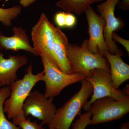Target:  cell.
<instances>
[{
  "label": "cell",
  "instance_id": "cell-21",
  "mask_svg": "<svg viewBox=\"0 0 129 129\" xmlns=\"http://www.w3.org/2000/svg\"><path fill=\"white\" fill-rule=\"evenodd\" d=\"M112 39L114 41L117 42L123 46L128 53H129V41L124 39L118 35L116 32H114L112 35Z\"/></svg>",
  "mask_w": 129,
  "mask_h": 129
},
{
  "label": "cell",
  "instance_id": "cell-12",
  "mask_svg": "<svg viewBox=\"0 0 129 129\" xmlns=\"http://www.w3.org/2000/svg\"><path fill=\"white\" fill-rule=\"evenodd\" d=\"M5 58L0 52V83L5 86H10L18 80L17 72L19 69L28 63L26 56H8Z\"/></svg>",
  "mask_w": 129,
  "mask_h": 129
},
{
  "label": "cell",
  "instance_id": "cell-6",
  "mask_svg": "<svg viewBox=\"0 0 129 129\" xmlns=\"http://www.w3.org/2000/svg\"><path fill=\"white\" fill-rule=\"evenodd\" d=\"M85 78L91 84L93 88L91 98L83 108L86 112L89 110L92 103L106 97H109L118 101L129 99V95L125 94L122 90L114 88L110 73L104 70H93Z\"/></svg>",
  "mask_w": 129,
  "mask_h": 129
},
{
  "label": "cell",
  "instance_id": "cell-3",
  "mask_svg": "<svg viewBox=\"0 0 129 129\" xmlns=\"http://www.w3.org/2000/svg\"><path fill=\"white\" fill-rule=\"evenodd\" d=\"M67 56L71 64L73 73L89 75L93 70L99 69L110 73L107 60L100 53L90 51L87 46V40H84L80 45L69 43Z\"/></svg>",
  "mask_w": 129,
  "mask_h": 129
},
{
  "label": "cell",
  "instance_id": "cell-20",
  "mask_svg": "<svg viewBox=\"0 0 129 129\" xmlns=\"http://www.w3.org/2000/svg\"><path fill=\"white\" fill-rule=\"evenodd\" d=\"M91 113L90 111L79 115V117L72 124V129H85L86 127L90 124Z\"/></svg>",
  "mask_w": 129,
  "mask_h": 129
},
{
  "label": "cell",
  "instance_id": "cell-23",
  "mask_svg": "<svg viewBox=\"0 0 129 129\" xmlns=\"http://www.w3.org/2000/svg\"><path fill=\"white\" fill-rule=\"evenodd\" d=\"M3 1L5 0H0V1ZM36 1V0H19V3L21 6L26 8L34 4Z\"/></svg>",
  "mask_w": 129,
  "mask_h": 129
},
{
  "label": "cell",
  "instance_id": "cell-17",
  "mask_svg": "<svg viewBox=\"0 0 129 129\" xmlns=\"http://www.w3.org/2000/svg\"><path fill=\"white\" fill-rule=\"evenodd\" d=\"M22 6L17 5L8 8H0V23L6 27L11 26L12 21L15 20L22 13Z\"/></svg>",
  "mask_w": 129,
  "mask_h": 129
},
{
  "label": "cell",
  "instance_id": "cell-19",
  "mask_svg": "<svg viewBox=\"0 0 129 129\" xmlns=\"http://www.w3.org/2000/svg\"><path fill=\"white\" fill-rule=\"evenodd\" d=\"M12 122L22 129H45L43 125L39 124L36 122H32L30 118H27L24 115L13 118Z\"/></svg>",
  "mask_w": 129,
  "mask_h": 129
},
{
  "label": "cell",
  "instance_id": "cell-16",
  "mask_svg": "<svg viewBox=\"0 0 129 129\" xmlns=\"http://www.w3.org/2000/svg\"><path fill=\"white\" fill-rule=\"evenodd\" d=\"M11 92L9 86L0 88V129H22L8 120L5 114L4 103L10 96Z\"/></svg>",
  "mask_w": 129,
  "mask_h": 129
},
{
  "label": "cell",
  "instance_id": "cell-7",
  "mask_svg": "<svg viewBox=\"0 0 129 129\" xmlns=\"http://www.w3.org/2000/svg\"><path fill=\"white\" fill-rule=\"evenodd\" d=\"M55 27L46 14L42 13L32 28L31 36L33 47L39 56L49 58L55 63L53 53Z\"/></svg>",
  "mask_w": 129,
  "mask_h": 129
},
{
  "label": "cell",
  "instance_id": "cell-9",
  "mask_svg": "<svg viewBox=\"0 0 129 129\" xmlns=\"http://www.w3.org/2000/svg\"><path fill=\"white\" fill-rule=\"evenodd\" d=\"M57 109L53 103V98H47L44 94L37 90L30 92L23 107L25 117L31 115L41 120L42 125L50 123Z\"/></svg>",
  "mask_w": 129,
  "mask_h": 129
},
{
  "label": "cell",
  "instance_id": "cell-18",
  "mask_svg": "<svg viewBox=\"0 0 129 129\" xmlns=\"http://www.w3.org/2000/svg\"><path fill=\"white\" fill-rule=\"evenodd\" d=\"M54 21L59 28H72L74 27L76 23V18L74 14L64 11L56 13Z\"/></svg>",
  "mask_w": 129,
  "mask_h": 129
},
{
  "label": "cell",
  "instance_id": "cell-25",
  "mask_svg": "<svg viewBox=\"0 0 129 129\" xmlns=\"http://www.w3.org/2000/svg\"><path fill=\"white\" fill-rule=\"evenodd\" d=\"M122 91H123V92L125 94L127 95H129L128 85H127L126 86L125 88L123 90H122Z\"/></svg>",
  "mask_w": 129,
  "mask_h": 129
},
{
  "label": "cell",
  "instance_id": "cell-11",
  "mask_svg": "<svg viewBox=\"0 0 129 129\" xmlns=\"http://www.w3.org/2000/svg\"><path fill=\"white\" fill-rule=\"evenodd\" d=\"M13 35L7 36L0 32V50L17 51L22 50L30 52L36 56L39 55L31 45L26 31L21 27L12 28Z\"/></svg>",
  "mask_w": 129,
  "mask_h": 129
},
{
  "label": "cell",
  "instance_id": "cell-5",
  "mask_svg": "<svg viewBox=\"0 0 129 129\" xmlns=\"http://www.w3.org/2000/svg\"><path fill=\"white\" fill-rule=\"evenodd\" d=\"M88 111L91 113L90 125L118 120L129 112V99L118 101L106 97L92 103Z\"/></svg>",
  "mask_w": 129,
  "mask_h": 129
},
{
  "label": "cell",
  "instance_id": "cell-22",
  "mask_svg": "<svg viewBox=\"0 0 129 129\" xmlns=\"http://www.w3.org/2000/svg\"><path fill=\"white\" fill-rule=\"evenodd\" d=\"M118 5L119 9H123L124 11L128 10L129 0H120Z\"/></svg>",
  "mask_w": 129,
  "mask_h": 129
},
{
  "label": "cell",
  "instance_id": "cell-14",
  "mask_svg": "<svg viewBox=\"0 0 129 129\" xmlns=\"http://www.w3.org/2000/svg\"><path fill=\"white\" fill-rule=\"evenodd\" d=\"M103 56L107 60L110 73L113 87L118 89L120 85L129 79V65L121 58V54H112L108 51L104 52Z\"/></svg>",
  "mask_w": 129,
  "mask_h": 129
},
{
  "label": "cell",
  "instance_id": "cell-15",
  "mask_svg": "<svg viewBox=\"0 0 129 129\" xmlns=\"http://www.w3.org/2000/svg\"><path fill=\"white\" fill-rule=\"evenodd\" d=\"M104 0H58L56 3L58 7L68 13L73 12L80 15L84 12L91 5L97 2H101Z\"/></svg>",
  "mask_w": 129,
  "mask_h": 129
},
{
  "label": "cell",
  "instance_id": "cell-13",
  "mask_svg": "<svg viewBox=\"0 0 129 129\" xmlns=\"http://www.w3.org/2000/svg\"><path fill=\"white\" fill-rule=\"evenodd\" d=\"M68 40L60 28L55 27L54 30L53 53L56 64L65 73L73 74L71 64L67 56Z\"/></svg>",
  "mask_w": 129,
  "mask_h": 129
},
{
  "label": "cell",
  "instance_id": "cell-2",
  "mask_svg": "<svg viewBox=\"0 0 129 129\" xmlns=\"http://www.w3.org/2000/svg\"><path fill=\"white\" fill-rule=\"evenodd\" d=\"M81 82L79 90L57 109L53 119L48 124L49 128L70 129L77 115L81 114V109L92 94L93 88L85 78Z\"/></svg>",
  "mask_w": 129,
  "mask_h": 129
},
{
  "label": "cell",
  "instance_id": "cell-4",
  "mask_svg": "<svg viewBox=\"0 0 129 129\" xmlns=\"http://www.w3.org/2000/svg\"><path fill=\"white\" fill-rule=\"evenodd\" d=\"M41 57L44 67L42 81L45 84L44 94L47 98L57 96L67 86L80 82L85 78V75L80 74L65 73L49 58Z\"/></svg>",
  "mask_w": 129,
  "mask_h": 129
},
{
  "label": "cell",
  "instance_id": "cell-10",
  "mask_svg": "<svg viewBox=\"0 0 129 129\" xmlns=\"http://www.w3.org/2000/svg\"><path fill=\"white\" fill-rule=\"evenodd\" d=\"M84 13L88 22V33L89 36V39L87 40L88 49L92 53H99L103 56L104 52L108 51L104 36L105 20L99 14H97L91 6Z\"/></svg>",
  "mask_w": 129,
  "mask_h": 129
},
{
  "label": "cell",
  "instance_id": "cell-8",
  "mask_svg": "<svg viewBox=\"0 0 129 129\" xmlns=\"http://www.w3.org/2000/svg\"><path fill=\"white\" fill-rule=\"evenodd\" d=\"M120 0H106L97 6V11L99 15L105 21L106 25L104 30V36L108 51L112 54H121L124 55L121 49L112 39V35L122 29L125 24L120 17L115 16V8Z\"/></svg>",
  "mask_w": 129,
  "mask_h": 129
},
{
  "label": "cell",
  "instance_id": "cell-1",
  "mask_svg": "<svg viewBox=\"0 0 129 129\" xmlns=\"http://www.w3.org/2000/svg\"><path fill=\"white\" fill-rule=\"evenodd\" d=\"M44 74L43 70L36 74L33 73V66L30 63L22 79L17 80L9 86L11 94L4 104V112L7 114L8 119L24 115L23 111L24 102L36 84L42 81Z\"/></svg>",
  "mask_w": 129,
  "mask_h": 129
},
{
  "label": "cell",
  "instance_id": "cell-26",
  "mask_svg": "<svg viewBox=\"0 0 129 129\" xmlns=\"http://www.w3.org/2000/svg\"><path fill=\"white\" fill-rule=\"evenodd\" d=\"M3 86H4L2 84H1V83H0V88H1Z\"/></svg>",
  "mask_w": 129,
  "mask_h": 129
},
{
  "label": "cell",
  "instance_id": "cell-24",
  "mask_svg": "<svg viewBox=\"0 0 129 129\" xmlns=\"http://www.w3.org/2000/svg\"><path fill=\"white\" fill-rule=\"evenodd\" d=\"M120 129H129L128 121H127L122 124L120 126Z\"/></svg>",
  "mask_w": 129,
  "mask_h": 129
},
{
  "label": "cell",
  "instance_id": "cell-27",
  "mask_svg": "<svg viewBox=\"0 0 129 129\" xmlns=\"http://www.w3.org/2000/svg\"><path fill=\"white\" fill-rule=\"evenodd\" d=\"M49 129H51V128H49Z\"/></svg>",
  "mask_w": 129,
  "mask_h": 129
}]
</instances>
